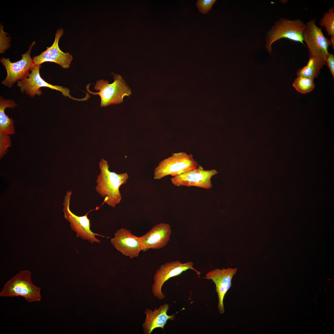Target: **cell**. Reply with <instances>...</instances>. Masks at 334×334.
Segmentation results:
<instances>
[{"mask_svg": "<svg viewBox=\"0 0 334 334\" xmlns=\"http://www.w3.org/2000/svg\"><path fill=\"white\" fill-rule=\"evenodd\" d=\"M100 173L96 180L97 192L105 198L104 203L114 208L122 199L119 188L126 183L129 176L126 173L118 174L110 171L108 161L101 159L99 163Z\"/></svg>", "mask_w": 334, "mask_h": 334, "instance_id": "6da1fadb", "label": "cell"}, {"mask_svg": "<svg viewBox=\"0 0 334 334\" xmlns=\"http://www.w3.org/2000/svg\"><path fill=\"white\" fill-rule=\"evenodd\" d=\"M41 289L33 283L31 272L22 270L6 282L0 292V296L21 297L28 302H36L41 300Z\"/></svg>", "mask_w": 334, "mask_h": 334, "instance_id": "7a4b0ae2", "label": "cell"}, {"mask_svg": "<svg viewBox=\"0 0 334 334\" xmlns=\"http://www.w3.org/2000/svg\"><path fill=\"white\" fill-rule=\"evenodd\" d=\"M306 24L300 19L290 20L281 18L275 22L266 36L265 46L269 53H271L272 45L274 42L282 38L299 42L305 46L303 34Z\"/></svg>", "mask_w": 334, "mask_h": 334, "instance_id": "3957f363", "label": "cell"}, {"mask_svg": "<svg viewBox=\"0 0 334 334\" xmlns=\"http://www.w3.org/2000/svg\"><path fill=\"white\" fill-rule=\"evenodd\" d=\"M113 78L114 82L110 84L107 80L103 79L97 80L94 88L99 92H89L91 94L100 96L101 107L120 104L123 102L125 96H129L131 93L130 89L121 76L115 75Z\"/></svg>", "mask_w": 334, "mask_h": 334, "instance_id": "277c9868", "label": "cell"}, {"mask_svg": "<svg viewBox=\"0 0 334 334\" xmlns=\"http://www.w3.org/2000/svg\"><path fill=\"white\" fill-rule=\"evenodd\" d=\"M199 165L191 154L185 152L173 153L159 163L155 169L153 178L159 180L169 175L174 177L196 168Z\"/></svg>", "mask_w": 334, "mask_h": 334, "instance_id": "5b68a950", "label": "cell"}, {"mask_svg": "<svg viewBox=\"0 0 334 334\" xmlns=\"http://www.w3.org/2000/svg\"><path fill=\"white\" fill-rule=\"evenodd\" d=\"M194 263L191 261L182 263L179 260L167 262L162 265L157 270L153 278L154 283L152 291L154 296L160 300L164 299L165 296L161 291L162 286L169 279L177 276L189 269L195 271L199 277L201 273L194 267Z\"/></svg>", "mask_w": 334, "mask_h": 334, "instance_id": "8992f818", "label": "cell"}, {"mask_svg": "<svg viewBox=\"0 0 334 334\" xmlns=\"http://www.w3.org/2000/svg\"><path fill=\"white\" fill-rule=\"evenodd\" d=\"M35 43V41L32 43L28 50L22 55V58L19 60L12 62L9 58H1V62L5 68L7 74L6 78L2 81V84L11 88L17 81L27 78L30 71L34 65L30 53Z\"/></svg>", "mask_w": 334, "mask_h": 334, "instance_id": "52a82bcc", "label": "cell"}, {"mask_svg": "<svg viewBox=\"0 0 334 334\" xmlns=\"http://www.w3.org/2000/svg\"><path fill=\"white\" fill-rule=\"evenodd\" d=\"M315 19L306 24L303 34L304 41L306 43L309 55L318 57L324 60L329 53L328 49L331 45L330 40L323 35L321 28L316 24Z\"/></svg>", "mask_w": 334, "mask_h": 334, "instance_id": "ba28073f", "label": "cell"}, {"mask_svg": "<svg viewBox=\"0 0 334 334\" xmlns=\"http://www.w3.org/2000/svg\"><path fill=\"white\" fill-rule=\"evenodd\" d=\"M72 192L68 191L65 197L63 211L64 217L70 223L71 229L76 233V236L84 240L89 241L91 243H99L100 240L96 238V236H100L93 232L90 229V220L87 216V214L82 216H77L70 210L69 208L70 200Z\"/></svg>", "mask_w": 334, "mask_h": 334, "instance_id": "9c48e42d", "label": "cell"}, {"mask_svg": "<svg viewBox=\"0 0 334 334\" xmlns=\"http://www.w3.org/2000/svg\"><path fill=\"white\" fill-rule=\"evenodd\" d=\"M217 173L215 169L205 170L199 165L196 168L173 177L170 180L172 184L176 186H194L209 189L212 186V177Z\"/></svg>", "mask_w": 334, "mask_h": 334, "instance_id": "30bf717a", "label": "cell"}, {"mask_svg": "<svg viewBox=\"0 0 334 334\" xmlns=\"http://www.w3.org/2000/svg\"><path fill=\"white\" fill-rule=\"evenodd\" d=\"M41 65H34L31 69V72L26 78L18 81V86L22 92L33 97L36 94L40 96L42 92L40 88L43 87L49 88L61 92L66 96L69 97V90L62 86L53 85L46 82L41 76L40 69Z\"/></svg>", "mask_w": 334, "mask_h": 334, "instance_id": "8fae6325", "label": "cell"}, {"mask_svg": "<svg viewBox=\"0 0 334 334\" xmlns=\"http://www.w3.org/2000/svg\"><path fill=\"white\" fill-rule=\"evenodd\" d=\"M64 33L63 30L60 28L55 33L54 41L52 45L40 55L32 58L34 65H41L47 62H55L63 68L70 67L73 59L72 55L69 53H64L59 47V40Z\"/></svg>", "mask_w": 334, "mask_h": 334, "instance_id": "7c38bea8", "label": "cell"}, {"mask_svg": "<svg viewBox=\"0 0 334 334\" xmlns=\"http://www.w3.org/2000/svg\"><path fill=\"white\" fill-rule=\"evenodd\" d=\"M111 242L117 250L131 258L138 256L142 250L140 237L134 235L124 228L117 231L114 237L111 239Z\"/></svg>", "mask_w": 334, "mask_h": 334, "instance_id": "4fadbf2b", "label": "cell"}, {"mask_svg": "<svg viewBox=\"0 0 334 334\" xmlns=\"http://www.w3.org/2000/svg\"><path fill=\"white\" fill-rule=\"evenodd\" d=\"M237 268H216L208 272L205 278L211 280L216 286V290L218 298V309L219 313L225 312L223 303L224 297L231 286L233 276L236 274Z\"/></svg>", "mask_w": 334, "mask_h": 334, "instance_id": "5bb4252c", "label": "cell"}, {"mask_svg": "<svg viewBox=\"0 0 334 334\" xmlns=\"http://www.w3.org/2000/svg\"><path fill=\"white\" fill-rule=\"evenodd\" d=\"M172 231L170 225L160 223L154 226L149 231L140 237L142 250L149 249H158L165 246L169 242Z\"/></svg>", "mask_w": 334, "mask_h": 334, "instance_id": "9a60e30c", "label": "cell"}, {"mask_svg": "<svg viewBox=\"0 0 334 334\" xmlns=\"http://www.w3.org/2000/svg\"><path fill=\"white\" fill-rule=\"evenodd\" d=\"M169 309L167 303H164L153 311L147 309L145 313L146 316L145 322L142 325L143 332L145 334H150L155 328H161L163 330L164 327L168 320H173L175 319V314L168 315L167 312Z\"/></svg>", "mask_w": 334, "mask_h": 334, "instance_id": "2e32d148", "label": "cell"}, {"mask_svg": "<svg viewBox=\"0 0 334 334\" xmlns=\"http://www.w3.org/2000/svg\"><path fill=\"white\" fill-rule=\"evenodd\" d=\"M17 104L11 100H5L0 96V133L9 135L15 133L14 122L12 118H9L5 113L7 108H14Z\"/></svg>", "mask_w": 334, "mask_h": 334, "instance_id": "e0dca14e", "label": "cell"}, {"mask_svg": "<svg viewBox=\"0 0 334 334\" xmlns=\"http://www.w3.org/2000/svg\"><path fill=\"white\" fill-rule=\"evenodd\" d=\"M326 64V62L323 59L310 55L308 63L306 66L298 71L297 75L314 79L318 77L320 69Z\"/></svg>", "mask_w": 334, "mask_h": 334, "instance_id": "ac0fdd59", "label": "cell"}, {"mask_svg": "<svg viewBox=\"0 0 334 334\" xmlns=\"http://www.w3.org/2000/svg\"><path fill=\"white\" fill-rule=\"evenodd\" d=\"M293 85L299 92L305 94L312 91L315 87L314 79L307 77L298 76L294 81Z\"/></svg>", "mask_w": 334, "mask_h": 334, "instance_id": "d6986e66", "label": "cell"}, {"mask_svg": "<svg viewBox=\"0 0 334 334\" xmlns=\"http://www.w3.org/2000/svg\"><path fill=\"white\" fill-rule=\"evenodd\" d=\"M319 25L324 27L328 36L334 35V8H329L328 11L323 13V16L319 22Z\"/></svg>", "mask_w": 334, "mask_h": 334, "instance_id": "ffe728a7", "label": "cell"}, {"mask_svg": "<svg viewBox=\"0 0 334 334\" xmlns=\"http://www.w3.org/2000/svg\"><path fill=\"white\" fill-rule=\"evenodd\" d=\"M11 141L9 135L0 133V158L2 159L7 153V148L11 146Z\"/></svg>", "mask_w": 334, "mask_h": 334, "instance_id": "44dd1931", "label": "cell"}, {"mask_svg": "<svg viewBox=\"0 0 334 334\" xmlns=\"http://www.w3.org/2000/svg\"><path fill=\"white\" fill-rule=\"evenodd\" d=\"M215 0H199L196 4L199 11L203 14L208 13L216 2Z\"/></svg>", "mask_w": 334, "mask_h": 334, "instance_id": "7402d4cb", "label": "cell"}, {"mask_svg": "<svg viewBox=\"0 0 334 334\" xmlns=\"http://www.w3.org/2000/svg\"><path fill=\"white\" fill-rule=\"evenodd\" d=\"M324 60L331 74L334 77V55L329 53L326 56Z\"/></svg>", "mask_w": 334, "mask_h": 334, "instance_id": "603a6c76", "label": "cell"}, {"mask_svg": "<svg viewBox=\"0 0 334 334\" xmlns=\"http://www.w3.org/2000/svg\"><path fill=\"white\" fill-rule=\"evenodd\" d=\"M330 41L331 45L332 46L333 48L334 49V35H332L331 36V38Z\"/></svg>", "mask_w": 334, "mask_h": 334, "instance_id": "cb8c5ba5", "label": "cell"}]
</instances>
